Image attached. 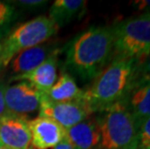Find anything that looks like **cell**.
Wrapping results in <instances>:
<instances>
[{
	"mask_svg": "<svg viewBox=\"0 0 150 149\" xmlns=\"http://www.w3.org/2000/svg\"><path fill=\"white\" fill-rule=\"evenodd\" d=\"M59 49H55L45 61L27 74L12 77L11 81H27L42 93H47L57 81Z\"/></svg>",
	"mask_w": 150,
	"mask_h": 149,
	"instance_id": "10",
	"label": "cell"
},
{
	"mask_svg": "<svg viewBox=\"0 0 150 149\" xmlns=\"http://www.w3.org/2000/svg\"><path fill=\"white\" fill-rule=\"evenodd\" d=\"M18 18L15 6L9 2L0 1V41L12 32V27Z\"/></svg>",
	"mask_w": 150,
	"mask_h": 149,
	"instance_id": "16",
	"label": "cell"
},
{
	"mask_svg": "<svg viewBox=\"0 0 150 149\" xmlns=\"http://www.w3.org/2000/svg\"><path fill=\"white\" fill-rule=\"evenodd\" d=\"M94 114L90 107L81 99L70 102H52L43 94L39 109V116L47 117L65 130L83 121Z\"/></svg>",
	"mask_w": 150,
	"mask_h": 149,
	"instance_id": "6",
	"label": "cell"
},
{
	"mask_svg": "<svg viewBox=\"0 0 150 149\" xmlns=\"http://www.w3.org/2000/svg\"><path fill=\"white\" fill-rule=\"evenodd\" d=\"M52 149H74V147L66 141V138H64L61 142H59V143Z\"/></svg>",
	"mask_w": 150,
	"mask_h": 149,
	"instance_id": "22",
	"label": "cell"
},
{
	"mask_svg": "<svg viewBox=\"0 0 150 149\" xmlns=\"http://www.w3.org/2000/svg\"><path fill=\"white\" fill-rule=\"evenodd\" d=\"M2 53H3V45L0 43V69L3 68V65H2Z\"/></svg>",
	"mask_w": 150,
	"mask_h": 149,
	"instance_id": "23",
	"label": "cell"
},
{
	"mask_svg": "<svg viewBox=\"0 0 150 149\" xmlns=\"http://www.w3.org/2000/svg\"><path fill=\"white\" fill-rule=\"evenodd\" d=\"M123 100L139 130L140 125L150 117V81H134Z\"/></svg>",
	"mask_w": 150,
	"mask_h": 149,
	"instance_id": "12",
	"label": "cell"
},
{
	"mask_svg": "<svg viewBox=\"0 0 150 149\" xmlns=\"http://www.w3.org/2000/svg\"><path fill=\"white\" fill-rule=\"evenodd\" d=\"M136 81H150V52L142 64L138 66Z\"/></svg>",
	"mask_w": 150,
	"mask_h": 149,
	"instance_id": "18",
	"label": "cell"
},
{
	"mask_svg": "<svg viewBox=\"0 0 150 149\" xmlns=\"http://www.w3.org/2000/svg\"><path fill=\"white\" fill-rule=\"evenodd\" d=\"M0 149H5L4 147L2 146V144H1V143H0Z\"/></svg>",
	"mask_w": 150,
	"mask_h": 149,
	"instance_id": "24",
	"label": "cell"
},
{
	"mask_svg": "<svg viewBox=\"0 0 150 149\" xmlns=\"http://www.w3.org/2000/svg\"><path fill=\"white\" fill-rule=\"evenodd\" d=\"M52 102H70L81 99L82 90L76 83V80L68 73L63 72L52 87L43 93Z\"/></svg>",
	"mask_w": 150,
	"mask_h": 149,
	"instance_id": "15",
	"label": "cell"
},
{
	"mask_svg": "<svg viewBox=\"0 0 150 149\" xmlns=\"http://www.w3.org/2000/svg\"><path fill=\"white\" fill-rule=\"evenodd\" d=\"M55 47L50 44H41L18 53L11 60L10 66L13 77L31 72L46 60L55 50Z\"/></svg>",
	"mask_w": 150,
	"mask_h": 149,
	"instance_id": "13",
	"label": "cell"
},
{
	"mask_svg": "<svg viewBox=\"0 0 150 149\" xmlns=\"http://www.w3.org/2000/svg\"><path fill=\"white\" fill-rule=\"evenodd\" d=\"M0 143L5 149H29L31 133L26 117L11 113L1 117Z\"/></svg>",
	"mask_w": 150,
	"mask_h": 149,
	"instance_id": "8",
	"label": "cell"
},
{
	"mask_svg": "<svg viewBox=\"0 0 150 149\" xmlns=\"http://www.w3.org/2000/svg\"><path fill=\"white\" fill-rule=\"evenodd\" d=\"M138 64L134 60L113 58L103 72L82 90L81 100L93 113L123 100L136 78Z\"/></svg>",
	"mask_w": 150,
	"mask_h": 149,
	"instance_id": "2",
	"label": "cell"
},
{
	"mask_svg": "<svg viewBox=\"0 0 150 149\" xmlns=\"http://www.w3.org/2000/svg\"><path fill=\"white\" fill-rule=\"evenodd\" d=\"M29 129L34 149H52L65 138L66 130L47 117L38 116L31 120Z\"/></svg>",
	"mask_w": 150,
	"mask_h": 149,
	"instance_id": "9",
	"label": "cell"
},
{
	"mask_svg": "<svg viewBox=\"0 0 150 149\" xmlns=\"http://www.w3.org/2000/svg\"><path fill=\"white\" fill-rule=\"evenodd\" d=\"M137 149H150V117L140 125L139 129Z\"/></svg>",
	"mask_w": 150,
	"mask_h": 149,
	"instance_id": "17",
	"label": "cell"
},
{
	"mask_svg": "<svg viewBox=\"0 0 150 149\" xmlns=\"http://www.w3.org/2000/svg\"><path fill=\"white\" fill-rule=\"evenodd\" d=\"M13 3L14 6H21V7L28 8V9H35L43 7L47 4V1L44 0H21V1H9Z\"/></svg>",
	"mask_w": 150,
	"mask_h": 149,
	"instance_id": "19",
	"label": "cell"
},
{
	"mask_svg": "<svg viewBox=\"0 0 150 149\" xmlns=\"http://www.w3.org/2000/svg\"><path fill=\"white\" fill-rule=\"evenodd\" d=\"M113 58L140 65L150 52V14H142L114 24Z\"/></svg>",
	"mask_w": 150,
	"mask_h": 149,
	"instance_id": "4",
	"label": "cell"
},
{
	"mask_svg": "<svg viewBox=\"0 0 150 149\" xmlns=\"http://www.w3.org/2000/svg\"><path fill=\"white\" fill-rule=\"evenodd\" d=\"M101 149H137L139 130L124 100L96 112Z\"/></svg>",
	"mask_w": 150,
	"mask_h": 149,
	"instance_id": "3",
	"label": "cell"
},
{
	"mask_svg": "<svg viewBox=\"0 0 150 149\" xmlns=\"http://www.w3.org/2000/svg\"><path fill=\"white\" fill-rule=\"evenodd\" d=\"M43 93L27 81L6 85L4 99L9 113L22 117L33 114L40 109Z\"/></svg>",
	"mask_w": 150,
	"mask_h": 149,
	"instance_id": "7",
	"label": "cell"
},
{
	"mask_svg": "<svg viewBox=\"0 0 150 149\" xmlns=\"http://www.w3.org/2000/svg\"><path fill=\"white\" fill-rule=\"evenodd\" d=\"M58 27L46 16H40L13 30L3 42L2 65H9L18 53L45 43L57 33Z\"/></svg>",
	"mask_w": 150,
	"mask_h": 149,
	"instance_id": "5",
	"label": "cell"
},
{
	"mask_svg": "<svg viewBox=\"0 0 150 149\" xmlns=\"http://www.w3.org/2000/svg\"><path fill=\"white\" fill-rule=\"evenodd\" d=\"M65 138L74 149H101V131L96 116L92 114L66 130Z\"/></svg>",
	"mask_w": 150,
	"mask_h": 149,
	"instance_id": "11",
	"label": "cell"
},
{
	"mask_svg": "<svg viewBox=\"0 0 150 149\" xmlns=\"http://www.w3.org/2000/svg\"><path fill=\"white\" fill-rule=\"evenodd\" d=\"M63 69L82 82L92 81L113 59L112 26H92L64 47Z\"/></svg>",
	"mask_w": 150,
	"mask_h": 149,
	"instance_id": "1",
	"label": "cell"
},
{
	"mask_svg": "<svg viewBox=\"0 0 150 149\" xmlns=\"http://www.w3.org/2000/svg\"><path fill=\"white\" fill-rule=\"evenodd\" d=\"M6 84L3 82H0V118L8 114V110L6 107L5 99H4V90H5Z\"/></svg>",
	"mask_w": 150,
	"mask_h": 149,
	"instance_id": "20",
	"label": "cell"
},
{
	"mask_svg": "<svg viewBox=\"0 0 150 149\" xmlns=\"http://www.w3.org/2000/svg\"><path fill=\"white\" fill-rule=\"evenodd\" d=\"M29 149H34V148H31V147H30V148H29Z\"/></svg>",
	"mask_w": 150,
	"mask_h": 149,
	"instance_id": "25",
	"label": "cell"
},
{
	"mask_svg": "<svg viewBox=\"0 0 150 149\" xmlns=\"http://www.w3.org/2000/svg\"><path fill=\"white\" fill-rule=\"evenodd\" d=\"M133 5L139 11H142V14H150V0H140L134 1Z\"/></svg>",
	"mask_w": 150,
	"mask_h": 149,
	"instance_id": "21",
	"label": "cell"
},
{
	"mask_svg": "<svg viewBox=\"0 0 150 149\" xmlns=\"http://www.w3.org/2000/svg\"><path fill=\"white\" fill-rule=\"evenodd\" d=\"M87 2L83 0H56L50 6L49 18L57 27L79 20L85 14Z\"/></svg>",
	"mask_w": 150,
	"mask_h": 149,
	"instance_id": "14",
	"label": "cell"
}]
</instances>
